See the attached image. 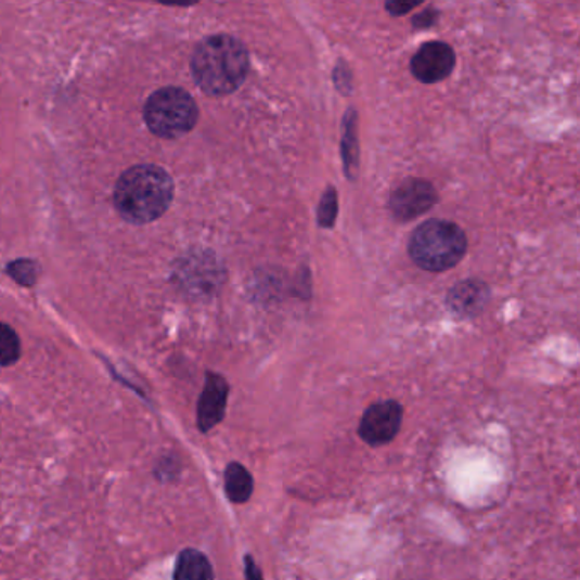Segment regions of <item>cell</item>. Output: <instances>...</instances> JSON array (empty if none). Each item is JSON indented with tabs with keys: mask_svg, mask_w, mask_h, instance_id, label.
Listing matches in <instances>:
<instances>
[{
	"mask_svg": "<svg viewBox=\"0 0 580 580\" xmlns=\"http://www.w3.org/2000/svg\"><path fill=\"white\" fill-rule=\"evenodd\" d=\"M247 48L230 35L208 36L197 44L191 59V72L197 88L209 95L237 91L249 74Z\"/></svg>",
	"mask_w": 580,
	"mask_h": 580,
	"instance_id": "obj_1",
	"label": "cell"
},
{
	"mask_svg": "<svg viewBox=\"0 0 580 580\" xmlns=\"http://www.w3.org/2000/svg\"><path fill=\"white\" fill-rule=\"evenodd\" d=\"M172 199L175 181L154 164L131 167L116 182V209L123 220L133 225H145L163 217Z\"/></svg>",
	"mask_w": 580,
	"mask_h": 580,
	"instance_id": "obj_2",
	"label": "cell"
},
{
	"mask_svg": "<svg viewBox=\"0 0 580 580\" xmlns=\"http://www.w3.org/2000/svg\"><path fill=\"white\" fill-rule=\"evenodd\" d=\"M468 249L465 232L453 221L427 220L412 233L409 254L415 266L442 273L462 261Z\"/></svg>",
	"mask_w": 580,
	"mask_h": 580,
	"instance_id": "obj_3",
	"label": "cell"
},
{
	"mask_svg": "<svg viewBox=\"0 0 580 580\" xmlns=\"http://www.w3.org/2000/svg\"><path fill=\"white\" fill-rule=\"evenodd\" d=\"M146 127L160 139H179L196 125V101L181 88H164L149 98L145 104Z\"/></svg>",
	"mask_w": 580,
	"mask_h": 580,
	"instance_id": "obj_4",
	"label": "cell"
},
{
	"mask_svg": "<svg viewBox=\"0 0 580 580\" xmlns=\"http://www.w3.org/2000/svg\"><path fill=\"white\" fill-rule=\"evenodd\" d=\"M436 202H438V193L430 182L423 181V179H409L391 193L388 208L397 220L411 221L427 214Z\"/></svg>",
	"mask_w": 580,
	"mask_h": 580,
	"instance_id": "obj_5",
	"label": "cell"
},
{
	"mask_svg": "<svg viewBox=\"0 0 580 580\" xmlns=\"http://www.w3.org/2000/svg\"><path fill=\"white\" fill-rule=\"evenodd\" d=\"M402 414V405L395 400L373 403L361 417V439H364L370 447L387 444L399 435Z\"/></svg>",
	"mask_w": 580,
	"mask_h": 580,
	"instance_id": "obj_6",
	"label": "cell"
},
{
	"mask_svg": "<svg viewBox=\"0 0 580 580\" xmlns=\"http://www.w3.org/2000/svg\"><path fill=\"white\" fill-rule=\"evenodd\" d=\"M456 55L444 41H429L418 48L411 60L412 76L424 83H436L451 76Z\"/></svg>",
	"mask_w": 580,
	"mask_h": 580,
	"instance_id": "obj_7",
	"label": "cell"
},
{
	"mask_svg": "<svg viewBox=\"0 0 580 580\" xmlns=\"http://www.w3.org/2000/svg\"><path fill=\"white\" fill-rule=\"evenodd\" d=\"M227 399H229L227 379L217 373H206L205 388L197 402V427L202 433H208L223 421Z\"/></svg>",
	"mask_w": 580,
	"mask_h": 580,
	"instance_id": "obj_8",
	"label": "cell"
},
{
	"mask_svg": "<svg viewBox=\"0 0 580 580\" xmlns=\"http://www.w3.org/2000/svg\"><path fill=\"white\" fill-rule=\"evenodd\" d=\"M489 300V288L478 280H466L448 293L447 304L456 315L474 317L482 312Z\"/></svg>",
	"mask_w": 580,
	"mask_h": 580,
	"instance_id": "obj_9",
	"label": "cell"
},
{
	"mask_svg": "<svg viewBox=\"0 0 580 580\" xmlns=\"http://www.w3.org/2000/svg\"><path fill=\"white\" fill-rule=\"evenodd\" d=\"M344 172L349 181H356L360 170V142H358V113L349 109L343 125Z\"/></svg>",
	"mask_w": 580,
	"mask_h": 580,
	"instance_id": "obj_10",
	"label": "cell"
},
{
	"mask_svg": "<svg viewBox=\"0 0 580 580\" xmlns=\"http://www.w3.org/2000/svg\"><path fill=\"white\" fill-rule=\"evenodd\" d=\"M175 580H214V569L202 552L188 549L179 555Z\"/></svg>",
	"mask_w": 580,
	"mask_h": 580,
	"instance_id": "obj_11",
	"label": "cell"
},
{
	"mask_svg": "<svg viewBox=\"0 0 580 580\" xmlns=\"http://www.w3.org/2000/svg\"><path fill=\"white\" fill-rule=\"evenodd\" d=\"M253 475L241 463H230L225 471V492L230 501L244 504L253 495Z\"/></svg>",
	"mask_w": 580,
	"mask_h": 580,
	"instance_id": "obj_12",
	"label": "cell"
},
{
	"mask_svg": "<svg viewBox=\"0 0 580 580\" xmlns=\"http://www.w3.org/2000/svg\"><path fill=\"white\" fill-rule=\"evenodd\" d=\"M21 356V343L14 328L0 322V366H11Z\"/></svg>",
	"mask_w": 580,
	"mask_h": 580,
	"instance_id": "obj_13",
	"label": "cell"
},
{
	"mask_svg": "<svg viewBox=\"0 0 580 580\" xmlns=\"http://www.w3.org/2000/svg\"><path fill=\"white\" fill-rule=\"evenodd\" d=\"M337 211H339L337 191L334 188H327L324 196L320 199L319 225L324 227V229H332L334 223H336Z\"/></svg>",
	"mask_w": 580,
	"mask_h": 580,
	"instance_id": "obj_14",
	"label": "cell"
},
{
	"mask_svg": "<svg viewBox=\"0 0 580 580\" xmlns=\"http://www.w3.org/2000/svg\"><path fill=\"white\" fill-rule=\"evenodd\" d=\"M9 274H11L17 283L24 286H31L38 278V269L33 261H16L9 265Z\"/></svg>",
	"mask_w": 580,
	"mask_h": 580,
	"instance_id": "obj_15",
	"label": "cell"
},
{
	"mask_svg": "<svg viewBox=\"0 0 580 580\" xmlns=\"http://www.w3.org/2000/svg\"><path fill=\"white\" fill-rule=\"evenodd\" d=\"M334 83H336L337 89L344 94H349L351 92V72L348 70V67H339L334 70Z\"/></svg>",
	"mask_w": 580,
	"mask_h": 580,
	"instance_id": "obj_16",
	"label": "cell"
},
{
	"mask_svg": "<svg viewBox=\"0 0 580 580\" xmlns=\"http://www.w3.org/2000/svg\"><path fill=\"white\" fill-rule=\"evenodd\" d=\"M417 4L418 2H388L385 9L390 12L391 16H402V14L417 8Z\"/></svg>",
	"mask_w": 580,
	"mask_h": 580,
	"instance_id": "obj_17",
	"label": "cell"
},
{
	"mask_svg": "<svg viewBox=\"0 0 580 580\" xmlns=\"http://www.w3.org/2000/svg\"><path fill=\"white\" fill-rule=\"evenodd\" d=\"M245 579L247 580H262L261 570L257 567L256 562L250 555L245 557Z\"/></svg>",
	"mask_w": 580,
	"mask_h": 580,
	"instance_id": "obj_18",
	"label": "cell"
},
{
	"mask_svg": "<svg viewBox=\"0 0 580 580\" xmlns=\"http://www.w3.org/2000/svg\"><path fill=\"white\" fill-rule=\"evenodd\" d=\"M438 20V12L436 11H426L421 14V16L415 17L414 24L418 28H429L430 24H435V21Z\"/></svg>",
	"mask_w": 580,
	"mask_h": 580,
	"instance_id": "obj_19",
	"label": "cell"
}]
</instances>
